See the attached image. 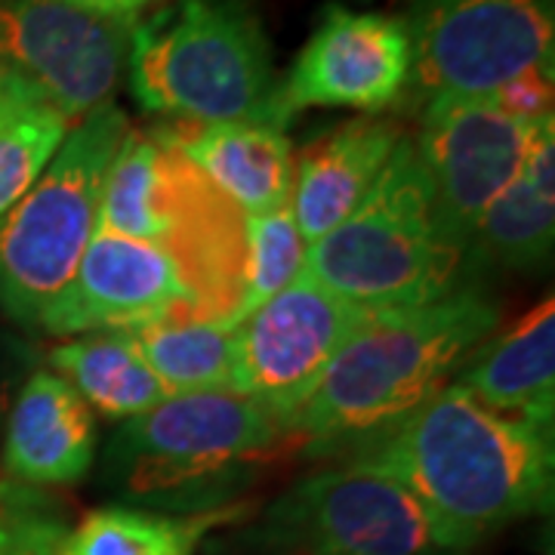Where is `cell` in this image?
<instances>
[{
  "label": "cell",
  "mask_w": 555,
  "mask_h": 555,
  "mask_svg": "<svg viewBox=\"0 0 555 555\" xmlns=\"http://www.w3.org/2000/svg\"><path fill=\"white\" fill-rule=\"evenodd\" d=\"M238 509L219 506L207 513H152L133 506H105L65 531L53 555H195L201 540Z\"/></svg>",
  "instance_id": "44dd1931"
},
{
  "label": "cell",
  "mask_w": 555,
  "mask_h": 555,
  "mask_svg": "<svg viewBox=\"0 0 555 555\" xmlns=\"http://www.w3.org/2000/svg\"><path fill=\"white\" fill-rule=\"evenodd\" d=\"M62 534V521L40 494L0 485V555H53Z\"/></svg>",
  "instance_id": "d4e9b609"
},
{
  "label": "cell",
  "mask_w": 555,
  "mask_h": 555,
  "mask_svg": "<svg viewBox=\"0 0 555 555\" xmlns=\"http://www.w3.org/2000/svg\"><path fill=\"white\" fill-rule=\"evenodd\" d=\"M546 118H516L488 100H438L414 137L441 229L469 254L485 210L521 173Z\"/></svg>",
  "instance_id": "7c38bea8"
},
{
  "label": "cell",
  "mask_w": 555,
  "mask_h": 555,
  "mask_svg": "<svg viewBox=\"0 0 555 555\" xmlns=\"http://www.w3.org/2000/svg\"><path fill=\"white\" fill-rule=\"evenodd\" d=\"M555 238V127L546 120L516 182L485 210L469 254L503 266L534 269L553 254Z\"/></svg>",
  "instance_id": "d6986e66"
},
{
  "label": "cell",
  "mask_w": 555,
  "mask_h": 555,
  "mask_svg": "<svg viewBox=\"0 0 555 555\" xmlns=\"http://www.w3.org/2000/svg\"><path fill=\"white\" fill-rule=\"evenodd\" d=\"M291 444L287 423L235 389L179 392L124 420L108 466L133 500L207 513Z\"/></svg>",
  "instance_id": "5b68a950"
},
{
  "label": "cell",
  "mask_w": 555,
  "mask_h": 555,
  "mask_svg": "<svg viewBox=\"0 0 555 555\" xmlns=\"http://www.w3.org/2000/svg\"><path fill=\"white\" fill-rule=\"evenodd\" d=\"M25 93H31L25 83H20V80L13 78V75H7L3 68H0V112L10 105L13 100H20V96H25Z\"/></svg>",
  "instance_id": "f1b7e54d"
},
{
  "label": "cell",
  "mask_w": 555,
  "mask_h": 555,
  "mask_svg": "<svg viewBox=\"0 0 555 555\" xmlns=\"http://www.w3.org/2000/svg\"><path fill=\"white\" fill-rule=\"evenodd\" d=\"M96 229L167 247L198 281L214 321H241L244 214L152 130L120 139L102 182Z\"/></svg>",
  "instance_id": "8992f818"
},
{
  "label": "cell",
  "mask_w": 555,
  "mask_h": 555,
  "mask_svg": "<svg viewBox=\"0 0 555 555\" xmlns=\"http://www.w3.org/2000/svg\"><path fill=\"white\" fill-rule=\"evenodd\" d=\"M152 133L179 149L244 217L291 204L294 145L281 127L160 120Z\"/></svg>",
  "instance_id": "e0dca14e"
},
{
  "label": "cell",
  "mask_w": 555,
  "mask_h": 555,
  "mask_svg": "<svg viewBox=\"0 0 555 555\" xmlns=\"http://www.w3.org/2000/svg\"><path fill=\"white\" fill-rule=\"evenodd\" d=\"M496 324L500 306L469 281L436 302L367 315L287 420L294 444L352 454L454 383Z\"/></svg>",
  "instance_id": "7a4b0ae2"
},
{
  "label": "cell",
  "mask_w": 555,
  "mask_h": 555,
  "mask_svg": "<svg viewBox=\"0 0 555 555\" xmlns=\"http://www.w3.org/2000/svg\"><path fill=\"white\" fill-rule=\"evenodd\" d=\"M466 259L438 222L426 167L404 133L356 210L309 247L306 275L374 315L448 297Z\"/></svg>",
  "instance_id": "277c9868"
},
{
  "label": "cell",
  "mask_w": 555,
  "mask_h": 555,
  "mask_svg": "<svg viewBox=\"0 0 555 555\" xmlns=\"http://www.w3.org/2000/svg\"><path fill=\"white\" fill-rule=\"evenodd\" d=\"M309 244L299 232L291 204L269 214L244 217V294L241 318L291 287L306 272Z\"/></svg>",
  "instance_id": "cb8c5ba5"
},
{
  "label": "cell",
  "mask_w": 555,
  "mask_h": 555,
  "mask_svg": "<svg viewBox=\"0 0 555 555\" xmlns=\"http://www.w3.org/2000/svg\"><path fill=\"white\" fill-rule=\"evenodd\" d=\"M75 10H83L90 16L115 22H137L139 13H145L149 7H155L160 0H62Z\"/></svg>",
  "instance_id": "4316f807"
},
{
  "label": "cell",
  "mask_w": 555,
  "mask_h": 555,
  "mask_svg": "<svg viewBox=\"0 0 555 555\" xmlns=\"http://www.w3.org/2000/svg\"><path fill=\"white\" fill-rule=\"evenodd\" d=\"M158 321H214L198 281L167 247L100 232L38 331L50 337L118 334Z\"/></svg>",
  "instance_id": "4fadbf2b"
},
{
  "label": "cell",
  "mask_w": 555,
  "mask_h": 555,
  "mask_svg": "<svg viewBox=\"0 0 555 555\" xmlns=\"http://www.w3.org/2000/svg\"><path fill=\"white\" fill-rule=\"evenodd\" d=\"M408 28L414 112L438 100H488L555 56V0H423Z\"/></svg>",
  "instance_id": "9c48e42d"
},
{
  "label": "cell",
  "mask_w": 555,
  "mask_h": 555,
  "mask_svg": "<svg viewBox=\"0 0 555 555\" xmlns=\"http://www.w3.org/2000/svg\"><path fill=\"white\" fill-rule=\"evenodd\" d=\"M367 315L302 272L238 321L232 389L287 423Z\"/></svg>",
  "instance_id": "30bf717a"
},
{
  "label": "cell",
  "mask_w": 555,
  "mask_h": 555,
  "mask_svg": "<svg viewBox=\"0 0 555 555\" xmlns=\"http://www.w3.org/2000/svg\"><path fill=\"white\" fill-rule=\"evenodd\" d=\"M411 40L404 22L331 3L281 80L287 120L306 108H356L367 118L404 100Z\"/></svg>",
  "instance_id": "5bb4252c"
},
{
  "label": "cell",
  "mask_w": 555,
  "mask_h": 555,
  "mask_svg": "<svg viewBox=\"0 0 555 555\" xmlns=\"http://www.w3.org/2000/svg\"><path fill=\"white\" fill-rule=\"evenodd\" d=\"M404 130L389 118H352L315 137L294 158L291 210L312 247L356 210Z\"/></svg>",
  "instance_id": "2e32d148"
},
{
  "label": "cell",
  "mask_w": 555,
  "mask_h": 555,
  "mask_svg": "<svg viewBox=\"0 0 555 555\" xmlns=\"http://www.w3.org/2000/svg\"><path fill=\"white\" fill-rule=\"evenodd\" d=\"M553 65L534 68V72H525L521 78L503 83L494 96H488V102L516 118H546L553 115Z\"/></svg>",
  "instance_id": "484cf974"
},
{
  "label": "cell",
  "mask_w": 555,
  "mask_h": 555,
  "mask_svg": "<svg viewBox=\"0 0 555 555\" xmlns=\"http://www.w3.org/2000/svg\"><path fill=\"white\" fill-rule=\"evenodd\" d=\"M491 411L553 433L555 302L546 297L503 334L488 337L454 377Z\"/></svg>",
  "instance_id": "ac0fdd59"
},
{
  "label": "cell",
  "mask_w": 555,
  "mask_h": 555,
  "mask_svg": "<svg viewBox=\"0 0 555 555\" xmlns=\"http://www.w3.org/2000/svg\"><path fill=\"white\" fill-rule=\"evenodd\" d=\"M349 460L404 485L466 553L553 506V433L496 414L456 383Z\"/></svg>",
  "instance_id": "6da1fadb"
},
{
  "label": "cell",
  "mask_w": 555,
  "mask_h": 555,
  "mask_svg": "<svg viewBox=\"0 0 555 555\" xmlns=\"http://www.w3.org/2000/svg\"><path fill=\"white\" fill-rule=\"evenodd\" d=\"M257 537L272 555H466L404 485L356 460L294 481Z\"/></svg>",
  "instance_id": "ba28073f"
},
{
  "label": "cell",
  "mask_w": 555,
  "mask_h": 555,
  "mask_svg": "<svg viewBox=\"0 0 555 555\" xmlns=\"http://www.w3.org/2000/svg\"><path fill=\"white\" fill-rule=\"evenodd\" d=\"M127 130L115 102L75 120L38 182L0 217V309L22 327H38L78 272L100 225L105 170Z\"/></svg>",
  "instance_id": "52a82bcc"
},
{
  "label": "cell",
  "mask_w": 555,
  "mask_h": 555,
  "mask_svg": "<svg viewBox=\"0 0 555 555\" xmlns=\"http://www.w3.org/2000/svg\"><path fill=\"white\" fill-rule=\"evenodd\" d=\"M3 469L22 485H75L96 460V420L50 367L22 383L0 436Z\"/></svg>",
  "instance_id": "9a60e30c"
},
{
  "label": "cell",
  "mask_w": 555,
  "mask_h": 555,
  "mask_svg": "<svg viewBox=\"0 0 555 555\" xmlns=\"http://www.w3.org/2000/svg\"><path fill=\"white\" fill-rule=\"evenodd\" d=\"M127 80L164 120L287 127L272 47L241 0H177L133 22Z\"/></svg>",
  "instance_id": "3957f363"
},
{
  "label": "cell",
  "mask_w": 555,
  "mask_h": 555,
  "mask_svg": "<svg viewBox=\"0 0 555 555\" xmlns=\"http://www.w3.org/2000/svg\"><path fill=\"white\" fill-rule=\"evenodd\" d=\"M13 379H16V361H13V346L0 334V436H3V423H7V411L13 404Z\"/></svg>",
  "instance_id": "83f0119b"
},
{
  "label": "cell",
  "mask_w": 555,
  "mask_h": 555,
  "mask_svg": "<svg viewBox=\"0 0 555 555\" xmlns=\"http://www.w3.org/2000/svg\"><path fill=\"white\" fill-rule=\"evenodd\" d=\"M47 364L78 392L90 411L130 420L167 401V386L120 334L72 337L47 352Z\"/></svg>",
  "instance_id": "ffe728a7"
},
{
  "label": "cell",
  "mask_w": 555,
  "mask_h": 555,
  "mask_svg": "<svg viewBox=\"0 0 555 555\" xmlns=\"http://www.w3.org/2000/svg\"><path fill=\"white\" fill-rule=\"evenodd\" d=\"M130 28L62 0H0V68L75 124L112 102Z\"/></svg>",
  "instance_id": "8fae6325"
},
{
  "label": "cell",
  "mask_w": 555,
  "mask_h": 555,
  "mask_svg": "<svg viewBox=\"0 0 555 555\" xmlns=\"http://www.w3.org/2000/svg\"><path fill=\"white\" fill-rule=\"evenodd\" d=\"M72 120L25 93L0 112V217L13 210L60 152Z\"/></svg>",
  "instance_id": "603a6c76"
},
{
  "label": "cell",
  "mask_w": 555,
  "mask_h": 555,
  "mask_svg": "<svg viewBox=\"0 0 555 555\" xmlns=\"http://www.w3.org/2000/svg\"><path fill=\"white\" fill-rule=\"evenodd\" d=\"M235 327L229 321H158L118 331L170 396L232 389Z\"/></svg>",
  "instance_id": "7402d4cb"
}]
</instances>
